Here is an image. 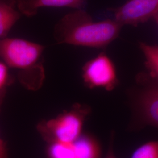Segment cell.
<instances>
[{
    "label": "cell",
    "instance_id": "obj_9",
    "mask_svg": "<svg viewBox=\"0 0 158 158\" xmlns=\"http://www.w3.org/2000/svg\"><path fill=\"white\" fill-rule=\"evenodd\" d=\"M139 47L145 58V66L153 81L158 82V45H151L144 42Z\"/></svg>",
    "mask_w": 158,
    "mask_h": 158
},
{
    "label": "cell",
    "instance_id": "obj_1",
    "mask_svg": "<svg viewBox=\"0 0 158 158\" xmlns=\"http://www.w3.org/2000/svg\"><path fill=\"white\" fill-rule=\"evenodd\" d=\"M122 27L115 19L94 21L83 10H75L57 23L53 36L60 44L103 48L118 38Z\"/></svg>",
    "mask_w": 158,
    "mask_h": 158
},
{
    "label": "cell",
    "instance_id": "obj_3",
    "mask_svg": "<svg viewBox=\"0 0 158 158\" xmlns=\"http://www.w3.org/2000/svg\"><path fill=\"white\" fill-rule=\"evenodd\" d=\"M90 110L89 106L77 103L56 118L41 122L38 130L49 143H73L81 136L84 122Z\"/></svg>",
    "mask_w": 158,
    "mask_h": 158
},
{
    "label": "cell",
    "instance_id": "obj_5",
    "mask_svg": "<svg viewBox=\"0 0 158 158\" xmlns=\"http://www.w3.org/2000/svg\"><path fill=\"white\" fill-rule=\"evenodd\" d=\"M132 127L141 128L152 126L158 130V82L153 81L139 91L134 102Z\"/></svg>",
    "mask_w": 158,
    "mask_h": 158
},
{
    "label": "cell",
    "instance_id": "obj_6",
    "mask_svg": "<svg viewBox=\"0 0 158 158\" xmlns=\"http://www.w3.org/2000/svg\"><path fill=\"white\" fill-rule=\"evenodd\" d=\"M111 10L114 13V19L122 26H136L158 14V0H128Z\"/></svg>",
    "mask_w": 158,
    "mask_h": 158
},
{
    "label": "cell",
    "instance_id": "obj_7",
    "mask_svg": "<svg viewBox=\"0 0 158 158\" xmlns=\"http://www.w3.org/2000/svg\"><path fill=\"white\" fill-rule=\"evenodd\" d=\"M18 10L27 17H32L43 7H69L83 10L86 0H16Z\"/></svg>",
    "mask_w": 158,
    "mask_h": 158
},
{
    "label": "cell",
    "instance_id": "obj_10",
    "mask_svg": "<svg viewBox=\"0 0 158 158\" xmlns=\"http://www.w3.org/2000/svg\"><path fill=\"white\" fill-rule=\"evenodd\" d=\"M48 153L50 158H76L73 143H50Z\"/></svg>",
    "mask_w": 158,
    "mask_h": 158
},
{
    "label": "cell",
    "instance_id": "obj_4",
    "mask_svg": "<svg viewBox=\"0 0 158 158\" xmlns=\"http://www.w3.org/2000/svg\"><path fill=\"white\" fill-rule=\"evenodd\" d=\"M82 77L90 89L102 88L112 91L119 83L115 66L105 53H101L85 63L82 69Z\"/></svg>",
    "mask_w": 158,
    "mask_h": 158
},
{
    "label": "cell",
    "instance_id": "obj_8",
    "mask_svg": "<svg viewBox=\"0 0 158 158\" xmlns=\"http://www.w3.org/2000/svg\"><path fill=\"white\" fill-rule=\"evenodd\" d=\"M21 14L16 0H0V40L6 38Z\"/></svg>",
    "mask_w": 158,
    "mask_h": 158
},
{
    "label": "cell",
    "instance_id": "obj_12",
    "mask_svg": "<svg viewBox=\"0 0 158 158\" xmlns=\"http://www.w3.org/2000/svg\"><path fill=\"white\" fill-rule=\"evenodd\" d=\"M9 80L8 67L6 63L0 62V92L8 85Z\"/></svg>",
    "mask_w": 158,
    "mask_h": 158
},
{
    "label": "cell",
    "instance_id": "obj_11",
    "mask_svg": "<svg viewBox=\"0 0 158 158\" xmlns=\"http://www.w3.org/2000/svg\"><path fill=\"white\" fill-rule=\"evenodd\" d=\"M131 158H158V139L148 142L138 147Z\"/></svg>",
    "mask_w": 158,
    "mask_h": 158
},
{
    "label": "cell",
    "instance_id": "obj_14",
    "mask_svg": "<svg viewBox=\"0 0 158 158\" xmlns=\"http://www.w3.org/2000/svg\"><path fill=\"white\" fill-rule=\"evenodd\" d=\"M112 140H111V143L110 145V148L108 151L107 155L105 158H117L115 155L114 151H113V138H111Z\"/></svg>",
    "mask_w": 158,
    "mask_h": 158
},
{
    "label": "cell",
    "instance_id": "obj_15",
    "mask_svg": "<svg viewBox=\"0 0 158 158\" xmlns=\"http://www.w3.org/2000/svg\"><path fill=\"white\" fill-rule=\"evenodd\" d=\"M153 19H155V22L156 23V24H157V25H158V14H157L154 17Z\"/></svg>",
    "mask_w": 158,
    "mask_h": 158
},
{
    "label": "cell",
    "instance_id": "obj_13",
    "mask_svg": "<svg viewBox=\"0 0 158 158\" xmlns=\"http://www.w3.org/2000/svg\"><path fill=\"white\" fill-rule=\"evenodd\" d=\"M0 158H7V153L6 150V145L0 137Z\"/></svg>",
    "mask_w": 158,
    "mask_h": 158
},
{
    "label": "cell",
    "instance_id": "obj_2",
    "mask_svg": "<svg viewBox=\"0 0 158 158\" xmlns=\"http://www.w3.org/2000/svg\"><path fill=\"white\" fill-rule=\"evenodd\" d=\"M45 47L19 38H4L0 40V57L8 67L19 70L18 79L27 89L37 90L45 79L42 62Z\"/></svg>",
    "mask_w": 158,
    "mask_h": 158
}]
</instances>
